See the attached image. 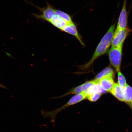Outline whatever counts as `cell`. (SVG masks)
Returning a JSON list of instances; mask_svg holds the SVG:
<instances>
[{
	"label": "cell",
	"mask_w": 132,
	"mask_h": 132,
	"mask_svg": "<svg viewBox=\"0 0 132 132\" xmlns=\"http://www.w3.org/2000/svg\"><path fill=\"white\" fill-rule=\"evenodd\" d=\"M55 11L57 15L63 19L67 24L73 23L74 22L70 14L59 10L55 9Z\"/></svg>",
	"instance_id": "14"
},
{
	"label": "cell",
	"mask_w": 132,
	"mask_h": 132,
	"mask_svg": "<svg viewBox=\"0 0 132 132\" xmlns=\"http://www.w3.org/2000/svg\"><path fill=\"white\" fill-rule=\"evenodd\" d=\"M123 44L115 47H112L108 55L110 63L117 72L120 71L122 54Z\"/></svg>",
	"instance_id": "4"
},
{
	"label": "cell",
	"mask_w": 132,
	"mask_h": 132,
	"mask_svg": "<svg viewBox=\"0 0 132 132\" xmlns=\"http://www.w3.org/2000/svg\"><path fill=\"white\" fill-rule=\"evenodd\" d=\"M102 94L98 92L87 95L86 99L92 102L97 101L100 98Z\"/></svg>",
	"instance_id": "16"
},
{
	"label": "cell",
	"mask_w": 132,
	"mask_h": 132,
	"mask_svg": "<svg viewBox=\"0 0 132 132\" xmlns=\"http://www.w3.org/2000/svg\"><path fill=\"white\" fill-rule=\"evenodd\" d=\"M98 82V81L95 80L87 81L81 85L72 88L67 93L62 95L61 96L56 97V98H61L66 96L72 94H77L80 93L84 92H86L93 85H97Z\"/></svg>",
	"instance_id": "6"
},
{
	"label": "cell",
	"mask_w": 132,
	"mask_h": 132,
	"mask_svg": "<svg viewBox=\"0 0 132 132\" xmlns=\"http://www.w3.org/2000/svg\"><path fill=\"white\" fill-rule=\"evenodd\" d=\"M87 94L86 92H84L78 94H77L67 102L65 105H63L60 108L56 109L55 110L51 111H42V115L44 118H49L50 119L51 122L54 123L55 122V118L57 114L62 110L69 107L71 105H74L78 103L85 100Z\"/></svg>",
	"instance_id": "2"
},
{
	"label": "cell",
	"mask_w": 132,
	"mask_h": 132,
	"mask_svg": "<svg viewBox=\"0 0 132 132\" xmlns=\"http://www.w3.org/2000/svg\"><path fill=\"white\" fill-rule=\"evenodd\" d=\"M49 23L53 25L54 27L60 30H61L62 28L67 25V22L57 14L54 16L52 18Z\"/></svg>",
	"instance_id": "11"
},
{
	"label": "cell",
	"mask_w": 132,
	"mask_h": 132,
	"mask_svg": "<svg viewBox=\"0 0 132 132\" xmlns=\"http://www.w3.org/2000/svg\"><path fill=\"white\" fill-rule=\"evenodd\" d=\"M131 105H132V102H131Z\"/></svg>",
	"instance_id": "18"
},
{
	"label": "cell",
	"mask_w": 132,
	"mask_h": 132,
	"mask_svg": "<svg viewBox=\"0 0 132 132\" xmlns=\"http://www.w3.org/2000/svg\"><path fill=\"white\" fill-rule=\"evenodd\" d=\"M61 31L74 36L78 39L81 44L83 47H85V44L82 39V37L78 32L77 24L75 23L74 22L73 23L67 24L62 28Z\"/></svg>",
	"instance_id": "8"
},
{
	"label": "cell",
	"mask_w": 132,
	"mask_h": 132,
	"mask_svg": "<svg viewBox=\"0 0 132 132\" xmlns=\"http://www.w3.org/2000/svg\"><path fill=\"white\" fill-rule=\"evenodd\" d=\"M100 86L106 92H110L115 84L113 77H106L100 79L98 81Z\"/></svg>",
	"instance_id": "9"
},
{
	"label": "cell",
	"mask_w": 132,
	"mask_h": 132,
	"mask_svg": "<svg viewBox=\"0 0 132 132\" xmlns=\"http://www.w3.org/2000/svg\"><path fill=\"white\" fill-rule=\"evenodd\" d=\"M127 0H124L122 8L119 18L117 29H125L127 28L128 14L126 9Z\"/></svg>",
	"instance_id": "7"
},
{
	"label": "cell",
	"mask_w": 132,
	"mask_h": 132,
	"mask_svg": "<svg viewBox=\"0 0 132 132\" xmlns=\"http://www.w3.org/2000/svg\"><path fill=\"white\" fill-rule=\"evenodd\" d=\"M0 87H3V88H4L5 89H6V88L4 86H3V85H1V84H0Z\"/></svg>",
	"instance_id": "17"
},
{
	"label": "cell",
	"mask_w": 132,
	"mask_h": 132,
	"mask_svg": "<svg viewBox=\"0 0 132 132\" xmlns=\"http://www.w3.org/2000/svg\"><path fill=\"white\" fill-rule=\"evenodd\" d=\"M123 93L124 102L131 105L132 101V87L127 84Z\"/></svg>",
	"instance_id": "13"
},
{
	"label": "cell",
	"mask_w": 132,
	"mask_h": 132,
	"mask_svg": "<svg viewBox=\"0 0 132 132\" xmlns=\"http://www.w3.org/2000/svg\"><path fill=\"white\" fill-rule=\"evenodd\" d=\"M114 75V71L113 69L110 67H107L97 74L95 80L98 81L104 77H113Z\"/></svg>",
	"instance_id": "12"
},
{
	"label": "cell",
	"mask_w": 132,
	"mask_h": 132,
	"mask_svg": "<svg viewBox=\"0 0 132 132\" xmlns=\"http://www.w3.org/2000/svg\"><path fill=\"white\" fill-rule=\"evenodd\" d=\"M111 94L118 100L124 102L123 92L118 83H115L110 92Z\"/></svg>",
	"instance_id": "10"
},
{
	"label": "cell",
	"mask_w": 132,
	"mask_h": 132,
	"mask_svg": "<svg viewBox=\"0 0 132 132\" xmlns=\"http://www.w3.org/2000/svg\"><path fill=\"white\" fill-rule=\"evenodd\" d=\"M118 84L123 92L127 84L126 79L124 76L122 74L120 71L118 72Z\"/></svg>",
	"instance_id": "15"
},
{
	"label": "cell",
	"mask_w": 132,
	"mask_h": 132,
	"mask_svg": "<svg viewBox=\"0 0 132 132\" xmlns=\"http://www.w3.org/2000/svg\"><path fill=\"white\" fill-rule=\"evenodd\" d=\"M24 1L27 4H30L35 7L40 11L41 14H40L32 13V15L38 19H40L43 21H47L49 22L52 18L57 14L55 12V8L48 2H47V7L40 8L39 6H36L32 3L28 1L27 0H24Z\"/></svg>",
	"instance_id": "3"
},
{
	"label": "cell",
	"mask_w": 132,
	"mask_h": 132,
	"mask_svg": "<svg viewBox=\"0 0 132 132\" xmlns=\"http://www.w3.org/2000/svg\"><path fill=\"white\" fill-rule=\"evenodd\" d=\"M128 27L125 29L116 28L115 30L111 43L112 47H116L123 44L124 42L130 32Z\"/></svg>",
	"instance_id": "5"
},
{
	"label": "cell",
	"mask_w": 132,
	"mask_h": 132,
	"mask_svg": "<svg viewBox=\"0 0 132 132\" xmlns=\"http://www.w3.org/2000/svg\"><path fill=\"white\" fill-rule=\"evenodd\" d=\"M116 26V23L112 25L101 40L91 59L87 63L79 66V69L82 70H88L92 64L98 57L105 54L110 48Z\"/></svg>",
	"instance_id": "1"
}]
</instances>
